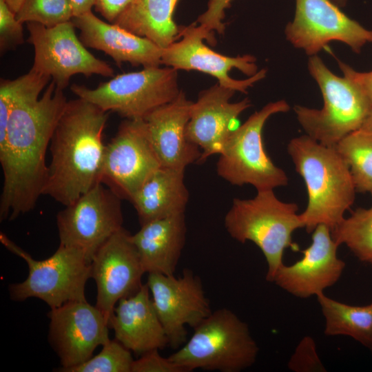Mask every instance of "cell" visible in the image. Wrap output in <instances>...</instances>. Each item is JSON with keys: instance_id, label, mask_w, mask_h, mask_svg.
I'll use <instances>...</instances> for the list:
<instances>
[{"instance_id": "20", "label": "cell", "mask_w": 372, "mask_h": 372, "mask_svg": "<svg viewBox=\"0 0 372 372\" xmlns=\"http://www.w3.org/2000/svg\"><path fill=\"white\" fill-rule=\"evenodd\" d=\"M192 103L180 91L173 101L143 118L162 167L185 169L188 165L198 163L201 156L200 148L185 135Z\"/></svg>"}, {"instance_id": "13", "label": "cell", "mask_w": 372, "mask_h": 372, "mask_svg": "<svg viewBox=\"0 0 372 372\" xmlns=\"http://www.w3.org/2000/svg\"><path fill=\"white\" fill-rule=\"evenodd\" d=\"M161 162L143 118H125L105 145L100 183L121 200L131 201Z\"/></svg>"}, {"instance_id": "5", "label": "cell", "mask_w": 372, "mask_h": 372, "mask_svg": "<svg viewBox=\"0 0 372 372\" xmlns=\"http://www.w3.org/2000/svg\"><path fill=\"white\" fill-rule=\"evenodd\" d=\"M194 329L190 339L168 357L185 372H240L255 363L259 347L247 324L230 309L211 312Z\"/></svg>"}, {"instance_id": "19", "label": "cell", "mask_w": 372, "mask_h": 372, "mask_svg": "<svg viewBox=\"0 0 372 372\" xmlns=\"http://www.w3.org/2000/svg\"><path fill=\"white\" fill-rule=\"evenodd\" d=\"M235 92L217 83L200 92L197 101L192 103L185 135L201 151L198 163L222 152L233 123L251 105L247 98L231 103Z\"/></svg>"}, {"instance_id": "2", "label": "cell", "mask_w": 372, "mask_h": 372, "mask_svg": "<svg viewBox=\"0 0 372 372\" xmlns=\"http://www.w3.org/2000/svg\"><path fill=\"white\" fill-rule=\"evenodd\" d=\"M108 116L83 99L68 101L51 138L43 195L66 206L101 183Z\"/></svg>"}, {"instance_id": "17", "label": "cell", "mask_w": 372, "mask_h": 372, "mask_svg": "<svg viewBox=\"0 0 372 372\" xmlns=\"http://www.w3.org/2000/svg\"><path fill=\"white\" fill-rule=\"evenodd\" d=\"M144 273L132 234L124 227L99 249L91 262V278L96 285L95 305L108 321L118 302L141 288Z\"/></svg>"}, {"instance_id": "31", "label": "cell", "mask_w": 372, "mask_h": 372, "mask_svg": "<svg viewBox=\"0 0 372 372\" xmlns=\"http://www.w3.org/2000/svg\"><path fill=\"white\" fill-rule=\"evenodd\" d=\"M23 24L4 0H0V50H14L24 42Z\"/></svg>"}, {"instance_id": "24", "label": "cell", "mask_w": 372, "mask_h": 372, "mask_svg": "<svg viewBox=\"0 0 372 372\" xmlns=\"http://www.w3.org/2000/svg\"><path fill=\"white\" fill-rule=\"evenodd\" d=\"M185 170L161 166L142 185L130 201L141 225L185 213L189 194Z\"/></svg>"}, {"instance_id": "25", "label": "cell", "mask_w": 372, "mask_h": 372, "mask_svg": "<svg viewBox=\"0 0 372 372\" xmlns=\"http://www.w3.org/2000/svg\"><path fill=\"white\" fill-rule=\"evenodd\" d=\"M178 1L135 0L114 23L165 48L180 34L173 17Z\"/></svg>"}, {"instance_id": "15", "label": "cell", "mask_w": 372, "mask_h": 372, "mask_svg": "<svg viewBox=\"0 0 372 372\" xmlns=\"http://www.w3.org/2000/svg\"><path fill=\"white\" fill-rule=\"evenodd\" d=\"M296 5L294 19L285 34L308 55H316L333 41L344 43L355 53L372 43V30L348 17L331 0H296Z\"/></svg>"}, {"instance_id": "7", "label": "cell", "mask_w": 372, "mask_h": 372, "mask_svg": "<svg viewBox=\"0 0 372 372\" xmlns=\"http://www.w3.org/2000/svg\"><path fill=\"white\" fill-rule=\"evenodd\" d=\"M0 241L6 249L23 258L28 267L27 278L9 286L13 300L36 298L50 309L72 301L86 300L85 290L91 278V262L82 251L59 245L52 256L37 260L2 232Z\"/></svg>"}, {"instance_id": "32", "label": "cell", "mask_w": 372, "mask_h": 372, "mask_svg": "<svg viewBox=\"0 0 372 372\" xmlns=\"http://www.w3.org/2000/svg\"><path fill=\"white\" fill-rule=\"evenodd\" d=\"M289 367L295 371H324L316 350V345L310 337L304 338L300 342L289 362Z\"/></svg>"}, {"instance_id": "41", "label": "cell", "mask_w": 372, "mask_h": 372, "mask_svg": "<svg viewBox=\"0 0 372 372\" xmlns=\"http://www.w3.org/2000/svg\"><path fill=\"white\" fill-rule=\"evenodd\" d=\"M371 195V197H372V191L370 192Z\"/></svg>"}, {"instance_id": "10", "label": "cell", "mask_w": 372, "mask_h": 372, "mask_svg": "<svg viewBox=\"0 0 372 372\" xmlns=\"http://www.w3.org/2000/svg\"><path fill=\"white\" fill-rule=\"evenodd\" d=\"M72 21L46 27L27 23L28 42L34 48L32 70L49 76L56 87L64 90L72 76L93 74L114 76L113 68L88 51L76 34Z\"/></svg>"}, {"instance_id": "27", "label": "cell", "mask_w": 372, "mask_h": 372, "mask_svg": "<svg viewBox=\"0 0 372 372\" xmlns=\"http://www.w3.org/2000/svg\"><path fill=\"white\" fill-rule=\"evenodd\" d=\"M349 167L357 192L372 191V133L362 128L342 138L335 146Z\"/></svg>"}, {"instance_id": "33", "label": "cell", "mask_w": 372, "mask_h": 372, "mask_svg": "<svg viewBox=\"0 0 372 372\" xmlns=\"http://www.w3.org/2000/svg\"><path fill=\"white\" fill-rule=\"evenodd\" d=\"M133 362L132 372H185L169 358H164L158 349L147 351Z\"/></svg>"}, {"instance_id": "38", "label": "cell", "mask_w": 372, "mask_h": 372, "mask_svg": "<svg viewBox=\"0 0 372 372\" xmlns=\"http://www.w3.org/2000/svg\"><path fill=\"white\" fill-rule=\"evenodd\" d=\"M8 7L15 13L21 8L25 0H4Z\"/></svg>"}, {"instance_id": "22", "label": "cell", "mask_w": 372, "mask_h": 372, "mask_svg": "<svg viewBox=\"0 0 372 372\" xmlns=\"http://www.w3.org/2000/svg\"><path fill=\"white\" fill-rule=\"evenodd\" d=\"M109 320L115 339L131 351L142 355L168 344L147 284L121 299Z\"/></svg>"}, {"instance_id": "29", "label": "cell", "mask_w": 372, "mask_h": 372, "mask_svg": "<svg viewBox=\"0 0 372 372\" xmlns=\"http://www.w3.org/2000/svg\"><path fill=\"white\" fill-rule=\"evenodd\" d=\"M95 356L63 372H132L134 359L131 351L116 339L110 340Z\"/></svg>"}, {"instance_id": "34", "label": "cell", "mask_w": 372, "mask_h": 372, "mask_svg": "<svg viewBox=\"0 0 372 372\" xmlns=\"http://www.w3.org/2000/svg\"><path fill=\"white\" fill-rule=\"evenodd\" d=\"M232 0H209L207 8L201 14L196 23H199L207 32L212 34L214 31L224 33L225 23L223 20L225 12L230 7Z\"/></svg>"}, {"instance_id": "18", "label": "cell", "mask_w": 372, "mask_h": 372, "mask_svg": "<svg viewBox=\"0 0 372 372\" xmlns=\"http://www.w3.org/2000/svg\"><path fill=\"white\" fill-rule=\"evenodd\" d=\"M311 245L302 251V258L291 265L282 264L271 282L300 298L318 296L341 277L345 262L337 254L338 245L324 225L312 231Z\"/></svg>"}, {"instance_id": "11", "label": "cell", "mask_w": 372, "mask_h": 372, "mask_svg": "<svg viewBox=\"0 0 372 372\" xmlns=\"http://www.w3.org/2000/svg\"><path fill=\"white\" fill-rule=\"evenodd\" d=\"M123 223L121 199L99 183L57 214L59 245L82 251L92 262Z\"/></svg>"}, {"instance_id": "21", "label": "cell", "mask_w": 372, "mask_h": 372, "mask_svg": "<svg viewBox=\"0 0 372 372\" xmlns=\"http://www.w3.org/2000/svg\"><path fill=\"white\" fill-rule=\"evenodd\" d=\"M87 48L109 55L118 65L127 62L143 68L160 66L163 48L147 38L138 36L116 23H107L92 12L72 19Z\"/></svg>"}, {"instance_id": "6", "label": "cell", "mask_w": 372, "mask_h": 372, "mask_svg": "<svg viewBox=\"0 0 372 372\" xmlns=\"http://www.w3.org/2000/svg\"><path fill=\"white\" fill-rule=\"evenodd\" d=\"M308 68L321 90L323 107L318 110L296 105L298 121L307 135L335 147L345 136L362 127L372 105L356 85L335 75L316 55L309 58Z\"/></svg>"}, {"instance_id": "35", "label": "cell", "mask_w": 372, "mask_h": 372, "mask_svg": "<svg viewBox=\"0 0 372 372\" xmlns=\"http://www.w3.org/2000/svg\"><path fill=\"white\" fill-rule=\"evenodd\" d=\"M135 0H96L94 8L104 19L114 23Z\"/></svg>"}, {"instance_id": "14", "label": "cell", "mask_w": 372, "mask_h": 372, "mask_svg": "<svg viewBox=\"0 0 372 372\" xmlns=\"http://www.w3.org/2000/svg\"><path fill=\"white\" fill-rule=\"evenodd\" d=\"M146 284L172 348L185 343L187 325L195 328L212 312L200 278L190 269L179 277L149 273Z\"/></svg>"}, {"instance_id": "12", "label": "cell", "mask_w": 372, "mask_h": 372, "mask_svg": "<svg viewBox=\"0 0 372 372\" xmlns=\"http://www.w3.org/2000/svg\"><path fill=\"white\" fill-rule=\"evenodd\" d=\"M179 35L182 37L179 41L163 48L161 63L167 67L206 73L215 77L220 85L241 92H246L266 75V70L258 71L253 56H227L205 45L204 39L210 44L215 39L200 25L184 27Z\"/></svg>"}, {"instance_id": "40", "label": "cell", "mask_w": 372, "mask_h": 372, "mask_svg": "<svg viewBox=\"0 0 372 372\" xmlns=\"http://www.w3.org/2000/svg\"><path fill=\"white\" fill-rule=\"evenodd\" d=\"M333 3H335L339 6H344L347 0H331Z\"/></svg>"}, {"instance_id": "26", "label": "cell", "mask_w": 372, "mask_h": 372, "mask_svg": "<svg viewBox=\"0 0 372 372\" xmlns=\"http://www.w3.org/2000/svg\"><path fill=\"white\" fill-rule=\"evenodd\" d=\"M316 298L325 320L326 335L351 337L372 351V302L353 306L333 300L324 293Z\"/></svg>"}, {"instance_id": "9", "label": "cell", "mask_w": 372, "mask_h": 372, "mask_svg": "<svg viewBox=\"0 0 372 372\" xmlns=\"http://www.w3.org/2000/svg\"><path fill=\"white\" fill-rule=\"evenodd\" d=\"M177 78L173 68L153 66L118 74L96 88L72 84L70 90L106 112L125 118H143L178 95Z\"/></svg>"}, {"instance_id": "1", "label": "cell", "mask_w": 372, "mask_h": 372, "mask_svg": "<svg viewBox=\"0 0 372 372\" xmlns=\"http://www.w3.org/2000/svg\"><path fill=\"white\" fill-rule=\"evenodd\" d=\"M39 84L25 87L9 117L0 142L3 187L0 220H14L33 209L43 195L48 165L45 162L54 130L68 100L51 81L43 94Z\"/></svg>"}, {"instance_id": "39", "label": "cell", "mask_w": 372, "mask_h": 372, "mask_svg": "<svg viewBox=\"0 0 372 372\" xmlns=\"http://www.w3.org/2000/svg\"><path fill=\"white\" fill-rule=\"evenodd\" d=\"M361 128L372 133V108Z\"/></svg>"}, {"instance_id": "37", "label": "cell", "mask_w": 372, "mask_h": 372, "mask_svg": "<svg viewBox=\"0 0 372 372\" xmlns=\"http://www.w3.org/2000/svg\"><path fill=\"white\" fill-rule=\"evenodd\" d=\"M69 1L74 17L91 12L96 3V0H69Z\"/></svg>"}, {"instance_id": "28", "label": "cell", "mask_w": 372, "mask_h": 372, "mask_svg": "<svg viewBox=\"0 0 372 372\" xmlns=\"http://www.w3.org/2000/svg\"><path fill=\"white\" fill-rule=\"evenodd\" d=\"M338 245H345L362 262L372 265V206L359 207L331 231Z\"/></svg>"}, {"instance_id": "4", "label": "cell", "mask_w": 372, "mask_h": 372, "mask_svg": "<svg viewBox=\"0 0 372 372\" xmlns=\"http://www.w3.org/2000/svg\"><path fill=\"white\" fill-rule=\"evenodd\" d=\"M298 206L280 200L273 189L257 191L252 198H234L224 218L229 236L239 242H254L262 251L267 264L266 280L271 282L283 264L285 249H297L293 233L304 227Z\"/></svg>"}, {"instance_id": "16", "label": "cell", "mask_w": 372, "mask_h": 372, "mask_svg": "<svg viewBox=\"0 0 372 372\" xmlns=\"http://www.w3.org/2000/svg\"><path fill=\"white\" fill-rule=\"evenodd\" d=\"M48 339L59 358V371L90 359L96 348L109 338V321L87 300L72 301L51 309Z\"/></svg>"}, {"instance_id": "3", "label": "cell", "mask_w": 372, "mask_h": 372, "mask_svg": "<svg viewBox=\"0 0 372 372\" xmlns=\"http://www.w3.org/2000/svg\"><path fill=\"white\" fill-rule=\"evenodd\" d=\"M287 149L307 188V205L300 214L304 227L311 233L324 225L332 231L355 200L357 191L349 166L335 147L308 135L292 138Z\"/></svg>"}, {"instance_id": "23", "label": "cell", "mask_w": 372, "mask_h": 372, "mask_svg": "<svg viewBox=\"0 0 372 372\" xmlns=\"http://www.w3.org/2000/svg\"><path fill=\"white\" fill-rule=\"evenodd\" d=\"M185 213L149 221L132 235L145 273L174 275L185 244Z\"/></svg>"}, {"instance_id": "36", "label": "cell", "mask_w": 372, "mask_h": 372, "mask_svg": "<svg viewBox=\"0 0 372 372\" xmlns=\"http://www.w3.org/2000/svg\"><path fill=\"white\" fill-rule=\"evenodd\" d=\"M339 66L344 76L360 88L372 105V71L368 72H357L340 61H339Z\"/></svg>"}, {"instance_id": "30", "label": "cell", "mask_w": 372, "mask_h": 372, "mask_svg": "<svg viewBox=\"0 0 372 372\" xmlns=\"http://www.w3.org/2000/svg\"><path fill=\"white\" fill-rule=\"evenodd\" d=\"M16 17L22 23L52 27L72 21L74 15L69 0H25Z\"/></svg>"}, {"instance_id": "8", "label": "cell", "mask_w": 372, "mask_h": 372, "mask_svg": "<svg viewBox=\"0 0 372 372\" xmlns=\"http://www.w3.org/2000/svg\"><path fill=\"white\" fill-rule=\"evenodd\" d=\"M289 110L285 101L269 103L233 130L219 154L218 175L233 185H251L257 191L286 186L288 177L267 154L262 133L271 116Z\"/></svg>"}]
</instances>
